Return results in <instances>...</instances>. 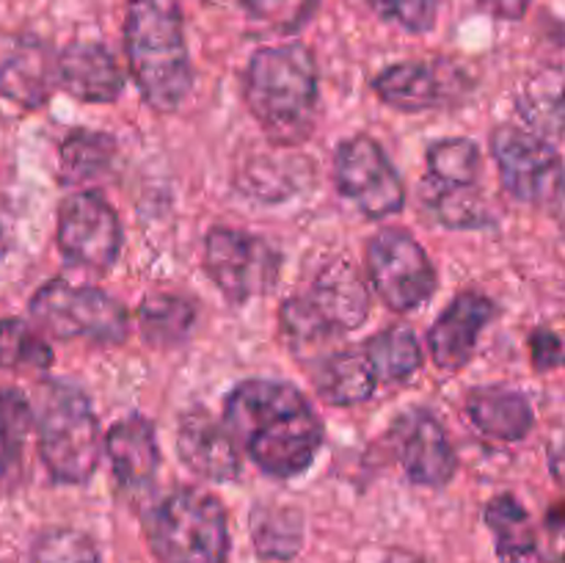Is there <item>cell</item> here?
<instances>
[{
  "instance_id": "6da1fadb",
  "label": "cell",
  "mask_w": 565,
  "mask_h": 563,
  "mask_svg": "<svg viewBox=\"0 0 565 563\" xmlns=\"http://www.w3.org/2000/svg\"><path fill=\"white\" fill-rule=\"evenodd\" d=\"M224 425L235 445L274 478L301 475L323 445L320 417L285 381H241L224 403Z\"/></svg>"
},
{
  "instance_id": "7a4b0ae2",
  "label": "cell",
  "mask_w": 565,
  "mask_h": 563,
  "mask_svg": "<svg viewBox=\"0 0 565 563\" xmlns=\"http://www.w3.org/2000/svg\"><path fill=\"white\" fill-rule=\"evenodd\" d=\"M243 97L270 141L287 147L303 141L318 116V64L312 50L298 42L259 47L246 66Z\"/></svg>"
},
{
  "instance_id": "3957f363",
  "label": "cell",
  "mask_w": 565,
  "mask_h": 563,
  "mask_svg": "<svg viewBox=\"0 0 565 563\" xmlns=\"http://www.w3.org/2000/svg\"><path fill=\"white\" fill-rule=\"evenodd\" d=\"M130 72L147 105L177 110L193 83L185 28L177 0H130L125 17Z\"/></svg>"
},
{
  "instance_id": "277c9868",
  "label": "cell",
  "mask_w": 565,
  "mask_h": 563,
  "mask_svg": "<svg viewBox=\"0 0 565 563\" xmlns=\"http://www.w3.org/2000/svg\"><path fill=\"white\" fill-rule=\"evenodd\" d=\"M39 456L55 484H86L97 469L105 439L86 392L47 381L36 397Z\"/></svg>"
},
{
  "instance_id": "5b68a950",
  "label": "cell",
  "mask_w": 565,
  "mask_h": 563,
  "mask_svg": "<svg viewBox=\"0 0 565 563\" xmlns=\"http://www.w3.org/2000/svg\"><path fill=\"white\" fill-rule=\"evenodd\" d=\"M143 533L158 563H226L230 524L210 491L182 486L143 513Z\"/></svg>"
},
{
  "instance_id": "8992f818",
  "label": "cell",
  "mask_w": 565,
  "mask_h": 563,
  "mask_svg": "<svg viewBox=\"0 0 565 563\" xmlns=\"http://www.w3.org/2000/svg\"><path fill=\"white\" fill-rule=\"evenodd\" d=\"M367 312L370 293L362 274L345 259H331L318 270L309 290L287 298L281 331L292 346H320L359 329Z\"/></svg>"
},
{
  "instance_id": "52a82bcc",
  "label": "cell",
  "mask_w": 565,
  "mask_h": 563,
  "mask_svg": "<svg viewBox=\"0 0 565 563\" xmlns=\"http://www.w3.org/2000/svg\"><path fill=\"white\" fill-rule=\"evenodd\" d=\"M31 318L58 340H88L114 346L127 337L130 320L125 307L99 287L50 279L31 298Z\"/></svg>"
},
{
  "instance_id": "ba28073f",
  "label": "cell",
  "mask_w": 565,
  "mask_h": 563,
  "mask_svg": "<svg viewBox=\"0 0 565 563\" xmlns=\"http://www.w3.org/2000/svg\"><path fill=\"white\" fill-rule=\"evenodd\" d=\"M204 268L230 301L246 304L274 290L281 257L265 237L230 226H215L204 241Z\"/></svg>"
},
{
  "instance_id": "9c48e42d",
  "label": "cell",
  "mask_w": 565,
  "mask_h": 563,
  "mask_svg": "<svg viewBox=\"0 0 565 563\" xmlns=\"http://www.w3.org/2000/svg\"><path fill=\"white\" fill-rule=\"evenodd\" d=\"M491 152L500 180L524 204H557L565 193V166L544 136L522 127H497Z\"/></svg>"
},
{
  "instance_id": "30bf717a",
  "label": "cell",
  "mask_w": 565,
  "mask_h": 563,
  "mask_svg": "<svg viewBox=\"0 0 565 563\" xmlns=\"http://www.w3.org/2000/svg\"><path fill=\"white\" fill-rule=\"evenodd\" d=\"M334 182L342 196L367 219H386L401 213L406 188L379 141L353 136L340 144L334 158Z\"/></svg>"
},
{
  "instance_id": "8fae6325",
  "label": "cell",
  "mask_w": 565,
  "mask_h": 563,
  "mask_svg": "<svg viewBox=\"0 0 565 563\" xmlns=\"http://www.w3.org/2000/svg\"><path fill=\"white\" fill-rule=\"evenodd\" d=\"M367 265L381 301L395 312H412L436 293V268L406 230H386L367 246Z\"/></svg>"
},
{
  "instance_id": "7c38bea8",
  "label": "cell",
  "mask_w": 565,
  "mask_h": 563,
  "mask_svg": "<svg viewBox=\"0 0 565 563\" xmlns=\"http://www.w3.org/2000/svg\"><path fill=\"white\" fill-rule=\"evenodd\" d=\"M55 241L66 259L86 268L105 270L121 248V224L116 210L99 193H70L58 208Z\"/></svg>"
},
{
  "instance_id": "4fadbf2b",
  "label": "cell",
  "mask_w": 565,
  "mask_h": 563,
  "mask_svg": "<svg viewBox=\"0 0 565 563\" xmlns=\"http://www.w3.org/2000/svg\"><path fill=\"white\" fill-rule=\"evenodd\" d=\"M392 442L408 478L419 486H445L456 475V450L445 425L425 408H414L392 425Z\"/></svg>"
},
{
  "instance_id": "5bb4252c",
  "label": "cell",
  "mask_w": 565,
  "mask_h": 563,
  "mask_svg": "<svg viewBox=\"0 0 565 563\" xmlns=\"http://www.w3.org/2000/svg\"><path fill=\"white\" fill-rule=\"evenodd\" d=\"M177 450L182 464L199 478L232 484L241 475V456L226 425H218L204 408L185 412L177 423Z\"/></svg>"
},
{
  "instance_id": "9a60e30c",
  "label": "cell",
  "mask_w": 565,
  "mask_h": 563,
  "mask_svg": "<svg viewBox=\"0 0 565 563\" xmlns=\"http://www.w3.org/2000/svg\"><path fill=\"white\" fill-rule=\"evenodd\" d=\"M494 304L483 293L469 290L452 298L450 307L430 326L428 342L434 362L441 370H450V373L461 370L472 359L480 331L494 320Z\"/></svg>"
},
{
  "instance_id": "2e32d148",
  "label": "cell",
  "mask_w": 565,
  "mask_h": 563,
  "mask_svg": "<svg viewBox=\"0 0 565 563\" xmlns=\"http://www.w3.org/2000/svg\"><path fill=\"white\" fill-rule=\"evenodd\" d=\"M461 77L447 64L430 61H403L386 66L373 81L375 94L397 110H428L436 105L456 99Z\"/></svg>"
},
{
  "instance_id": "e0dca14e",
  "label": "cell",
  "mask_w": 565,
  "mask_h": 563,
  "mask_svg": "<svg viewBox=\"0 0 565 563\" xmlns=\"http://www.w3.org/2000/svg\"><path fill=\"white\" fill-rule=\"evenodd\" d=\"M58 86L83 103H114L125 88V75L108 47L72 42L58 55Z\"/></svg>"
},
{
  "instance_id": "ac0fdd59",
  "label": "cell",
  "mask_w": 565,
  "mask_h": 563,
  "mask_svg": "<svg viewBox=\"0 0 565 563\" xmlns=\"http://www.w3.org/2000/svg\"><path fill=\"white\" fill-rule=\"evenodd\" d=\"M55 83H58V59H53L47 44L36 39L17 44L0 64V97L22 108H42Z\"/></svg>"
},
{
  "instance_id": "d6986e66",
  "label": "cell",
  "mask_w": 565,
  "mask_h": 563,
  "mask_svg": "<svg viewBox=\"0 0 565 563\" xmlns=\"http://www.w3.org/2000/svg\"><path fill=\"white\" fill-rule=\"evenodd\" d=\"M105 453H108L110 469L121 486L136 489V486L149 484L160 464L154 425L141 414H127L119 423L110 425L108 436H105Z\"/></svg>"
},
{
  "instance_id": "ffe728a7",
  "label": "cell",
  "mask_w": 565,
  "mask_h": 563,
  "mask_svg": "<svg viewBox=\"0 0 565 563\" xmlns=\"http://www.w3.org/2000/svg\"><path fill=\"white\" fill-rule=\"evenodd\" d=\"M467 414L475 428L502 442H519L533 431V406L519 390L483 386L467 397Z\"/></svg>"
},
{
  "instance_id": "44dd1931",
  "label": "cell",
  "mask_w": 565,
  "mask_h": 563,
  "mask_svg": "<svg viewBox=\"0 0 565 563\" xmlns=\"http://www.w3.org/2000/svg\"><path fill=\"white\" fill-rule=\"evenodd\" d=\"M375 386L379 373L364 346L331 353L315 370V390L329 406H359L373 397Z\"/></svg>"
},
{
  "instance_id": "7402d4cb",
  "label": "cell",
  "mask_w": 565,
  "mask_h": 563,
  "mask_svg": "<svg viewBox=\"0 0 565 563\" xmlns=\"http://www.w3.org/2000/svg\"><path fill=\"white\" fill-rule=\"evenodd\" d=\"M254 550L265 561H290L303 544V519L296 508L259 502L254 506L252 519Z\"/></svg>"
},
{
  "instance_id": "603a6c76",
  "label": "cell",
  "mask_w": 565,
  "mask_h": 563,
  "mask_svg": "<svg viewBox=\"0 0 565 563\" xmlns=\"http://www.w3.org/2000/svg\"><path fill=\"white\" fill-rule=\"evenodd\" d=\"M486 524L494 533L497 557L502 563H524L539 550V533H535L530 513L513 495H500L486 506Z\"/></svg>"
},
{
  "instance_id": "cb8c5ba5",
  "label": "cell",
  "mask_w": 565,
  "mask_h": 563,
  "mask_svg": "<svg viewBox=\"0 0 565 563\" xmlns=\"http://www.w3.org/2000/svg\"><path fill=\"white\" fill-rule=\"evenodd\" d=\"M36 423L33 403L17 386H0V480L14 484L22 475L25 442Z\"/></svg>"
},
{
  "instance_id": "d4e9b609",
  "label": "cell",
  "mask_w": 565,
  "mask_h": 563,
  "mask_svg": "<svg viewBox=\"0 0 565 563\" xmlns=\"http://www.w3.org/2000/svg\"><path fill=\"white\" fill-rule=\"evenodd\" d=\"M196 323V307L191 298L177 293H152L138 307V326L149 346L169 348L185 340Z\"/></svg>"
},
{
  "instance_id": "484cf974",
  "label": "cell",
  "mask_w": 565,
  "mask_h": 563,
  "mask_svg": "<svg viewBox=\"0 0 565 563\" xmlns=\"http://www.w3.org/2000/svg\"><path fill=\"white\" fill-rule=\"evenodd\" d=\"M519 116L539 136H563L565 132V75L544 70L524 83L519 94Z\"/></svg>"
},
{
  "instance_id": "4316f807",
  "label": "cell",
  "mask_w": 565,
  "mask_h": 563,
  "mask_svg": "<svg viewBox=\"0 0 565 563\" xmlns=\"http://www.w3.org/2000/svg\"><path fill=\"white\" fill-rule=\"evenodd\" d=\"M116 155L114 138L94 130H75L61 144V180L77 185V182L97 180L110 169Z\"/></svg>"
},
{
  "instance_id": "83f0119b",
  "label": "cell",
  "mask_w": 565,
  "mask_h": 563,
  "mask_svg": "<svg viewBox=\"0 0 565 563\" xmlns=\"http://www.w3.org/2000/svg\"><path fill=\"white\" fill-rule=\"evenodd\" d=\"M379 381H406L423 364V348L408 326H390L364 342Z\"/></svg>"
},
{
  "instance_id": "f1b7e54d",
  "label": "cell",
  "mask_w": 565,
  "mask_h": 563,
  "mask_svg": "<svg viewBox=\"0 0 565 563\" xmlns=\"http://www.w3.org/2000/svg\"><path fill=\"white\" fill-rule=\"evenodd\" d=\"M480 149L469 138H445L428 149V182L436 188H475Z\"/></svg>"
},
{
  "instance_id": "f546056e",
  "label": "cell",
  "mask_w": 565,
  "mask_h": 563,
  "mask_svg": "<svg viewBox=\"0 0 565 563\" xmlns=\"http://www.w3.org/2000/svg\"><path fill=\"white\" fill-rule=\"evenodd\" d=\"M53 348L20 318L0 320V370H47Z\"/></svg>"
},
{
  "instance_id": "4dcf8cb0",
  "label": "cell",
  "mask_w": 565,
  "mask_h": 563,
  "mask_svg": "<svg viewBox=\"0 0 565 563\" xmlns=\"http://www.w3.org/2000/svg\"><path fill=\"white\" fill-rule=\"evenodd\" d=\"M425 202L434 208L441 224L456 226V230H475V226L489 224V213L475 188L425 185Z\"/></svg>"
},
{
  "instance_id": "1f68e13d",
  "label": "cell",
  "mask_w": 565,
  "mask_h": 563,
  "mask_svg": "<svg viewBox=\"0 0 565 563\" xmlns=\"http://www.w3.org/2000/svg\"><path fill=\"white\" fill-rule=\"evenodd\" d=\"M28 563H103L99 550L75 528H50L36 535Z\"/></svg>"
},
{
  "instance_id": "d6a6232c",
  "label": "cell",
  "mask_w": 565,
  "mask_h": 563,
  "mask_svg": "<svg viewBox=\"0 0 565 563\" xmlns=\"http://www.w3.org/2000/svg\"><path fill=\"white\" fill-rule=\"evenodd\" d=\"M246 14L259 25L279 33H292L312 17L318 0H241Z\"/></svg>"
},
{
  "instance_id": "836d02e7",
  "label": "cell",
  "mask_w": 565,
  "mask_h": 563,
  "mask_svg": "<svg viewBox=\"0 0 565 563\" xmlns=\"http://www.w3.org/2000/svg\"><path fill=\"white\" fill-rule=\"evenodd\" d=\"M373 11L412 33H425L436 25L439 0H367Z\"/></svg>"
},
{
  "instance_id": "e575fe53",
  "label": "cell",
  "mask_w": 565,
  "mask_h": 563,
  "mask_svg": "<svg viewBox=\"0 0 565 563\" xmlns=\"http://www.w3.org/2000/svg\"><path fill=\"white\" fill-rule=\"evenodd\" d=\"M535 555L541 557V563H565V502L546 513Z\"/></svg>"
},
{
  "instance_id": "d590c367",
  "label": "cell",
  "mask_w": 565,
  "mask_h": 563,
  "mask_svg": "<svg viewBox=\"0 0 565 563\" xmlns=\"http://www.w3.org/2000/svg\"><path fill=\"white\" fill-rule=\"evenodd\" d=\"M530 346H533V362L539 370L555 368V364L563 359V346H561V340L552 334V331H546V329L535 331L533 340H530Z\"/></svg>"
},
{
  "instance_id": "8d00e7d4",
  "label": "cell",
  "mask_w": 565,
  "mask_h": 563,
  "mask_svg": "<svg viewBox=\"0 0 565 563\" xmlns=\"http://www.w3.org/2000/svg\"><path fill=\"white\" fill-rule=\"evenodd\" d=\"M478 3L500 20H522L530 9V0H478Z\"/></svg>"
},
{
  "instance_id": "74e56055",
  "label": "cell",
  "mask_w": 565,
  "mask_h": 563,
  "mask_svg": "<svg viewBox=\"0 0 565 563\" xmlns=\"http://www.w3.org/2000/svg\"><path fill=\"white\" fill-rule=\"evenodd\" d=\"M550 467H552V475H555L561 484H565V434L555 442V445H552Z\"/></svg>"
},
{
  "instance_id": "f35d334b",
  "label": "cell",
  "mask_w": 565,
  "mask_h": 563,
  "mask_svg": "<svg viewBox=\"0 0 565 563\" xmlns=\"http://www.w3.org/2000/svg\"><path fill=\"white\" fill-rule=\"evenodd\" d=\"M11 243H14L11 219H9V213H3V210H0V257H6V254H9Z\"/></svg>"
},
{
  "instance_id": "ab89813d",
  "label": "cell",
  "mask_w": 565,
  "mask_h": 563,
  "mask_svg": "<svg viewBox=\"0 0 565 563\" xmlns=\"http://www.w3.org/2000/svg\"><path fill=\"white\" fill-rule=\"evenodd\" d=\"M384 563H425V561L419 555H414V552L395 550V552H390V555H386Z\"/></svg>"
},
{
  "instance_id": "60d3db41",
  "label": "cell",
  "mask_w": 565,
  "mask_h": 563,
  "mask_svg": "<svg viewBox=\"0 0 565 563\" xmlns=\"http://www.w3.org/2000/svg\"><path fill=\"white\" fill-rule=\"evenodd\" d=\"M557 224H561V230H563V235H565V193H563L561 202H557Z\"/></svg>"
}]
</instances>
